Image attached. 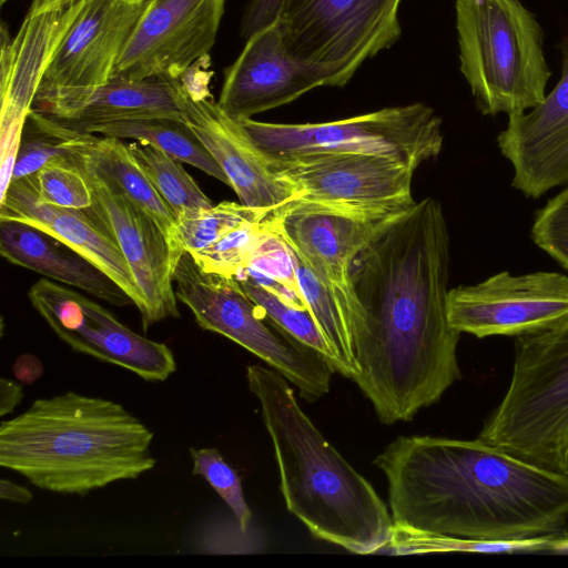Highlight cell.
I'll use <instances>...</instances> for the list:
<instances>
[{"mask_svg":"<svg viewBox=\"0 0 568 568\" xmlns=\"http://www.w3.org/2000/svg\"><path fill=\"white\" fill-rule=\"evenodd\" d=\"M186 97L187 90L181 79L112 78L78 99L40 113L83 132L91 125L131 119L170 118L186 122Z\"/></svg>","mask_w":568,"mask_h":568,"instance_id":"7402d4cb","label":"cell"},{"mask_svg":"<svg viewBox=\"0 0 568 568\" xmlns=\"http://www.w3.org/2000/svg\"><path fill=\"white\" fill-rule=\"evenodd\" d=\"M272 211L224 201L176 219L175 242L181 252L197 253L239 225L265 219Z\"/></svg>","mask_w":568,"mask_h":568,"instance_id":"f546056e","label":"cell"},{"mask_svg":"<svg viewBox=\"0 0 568 568\" xmlns=\"http://www.w3.org/2000/svg\"><path fill=\"white\" fill-rule=\"evenodd\" d=\"M71 156L143 209L166 235L175 255L181 256L183 252L175 242L176 215L151 184L128 144L118 138L88 133Z\"/></svg>","mask_w":568,"mask_h":568,"instance_id":"cb8c5ba5","label":"cell"},{"mask_svg":"<svg viewBox=\"0 0 568 568\" xmlns=\"http://www.w3.org/2000/svg\"><path fill=\"white\" fill-rule=\"evenodd\" d=\"M12 369L16 379L24 384L34 383L44 373L42 362L33 354L18 356Z\"/></svg>","mask_w":568,"mask_h":568,"instance_id":"74e56055","label":"cell"},{"mask_svg":"<svg viewBox=\"0 0 568 568\" xmlns=\"http://www.w3.org/2000/svg\"><path fill=\"white\" fill-rule=\"evenodd\" d=\"M82 0H32L20 29L0 36V196L12 181L21 134L42 79Z\"/></svg>","mask_w":568,"mask_h":568,"instance_id":"8fae6325","label":"cell"},{"mask_svg":"<svg viewBox=\"0 0 568 568\" xmlns=\"http://www.w3.org/2000/svg\"><path fill=\"white\" fill-rule=\"evenodd\" d=\"M178 300L186 305L197 325L221 334L278 372L315 402L331 386V364L268 318L246 295L236 277L209 273L183 252L173 270Z\"/></svg>","mask_w":568,"mask_h":568,"instance_id":"52a82bcc","label":"cell"},{"mask_svg":"<svg viewBox=\"0 0 568 568\" xmlns=\"http://www.w3.org/2000/svg\"><path fill=\"white\" fill-rule=\"evenodd\" d=\"M447 313L455 329L479 338L549 329L568 321V277L558 272L504 271L449 288Z\"/></svg>","mask_w":568,"mask_h":568,"instance_id":"4fadbf2b","label":"cell"},{"mask_svg":"<svg viewBox=\"0 0 568 568\" xmlns=\"http://www.w3.org/2000/svg\"><path fill=\"white\" fill-rule=\"evenodd\" d=\"M87 133L31 110L21 134L12 180L32 175L54 159L70 156Z\"/></svg>","mask_w":568,"mask_h":568,"instance_id":"83f0119b","label":"cell"},{"mask_svg":"<svg viewBox=\"0 0 568 568\" xmlns=\"http://www.w3.org/2000/svg\"><path fill=\"white\" fill-rule=\"evenodd\" d=\"M265 230L266 217L245 222L209 247L190 255L205 272L236 277L246 266Z\"/></svg>","mask_w":568,"mask_h":568,"instance_id":"d6a6232c","label":"cell"},{"mask_svg":"<svg viewBox=\"0 0 568 568\" xmlns=\"http://www.w3.org/2000/svg\"><path fill=\"white\" fill-rule=\"evenodd\" d=\"M9 0H0V4L3 6Z\"/></svg>","mask_w":568,"mask_h":568,"instance_id":"60d3db41","label":"cell"},{"mask_svg":"<svg viewBox=\"0 0 568 568\" xmlns=\"http://www.w3.org/2000/svg\"><path fill=\"white\" fill-rule=\"evenodd\" d=\"M71 159L83 171L92 190L93 206L88 212L122 251L142 294L143 331L168 317H179L173 282L179 256L166 235L143 209L73 156Z\"/></svg>","mask_w":568,"mask_h":568,"instance_id":"2e32d148","label":"cell"},{"mask_svg":"<svg viewBox=\"0 0 568 568\" xmlns=\"http://www.w3.org/2000/svg\"><path fill=\"white\" fill-rule=\"evenodd\" d=\"M36 311L73 351L123 367L146 382H164L176 371L171 348L139 335L106 308L50 280L29 290Z\"/></svg>","mask_w":568,"mask_h":568,"instance_id":"5bb4252c","label":"cell"},{"mask_svg":"<svg viewBox=\"0 0 568 568\" xmlns=\"http://www.w3.org/2000/svg\"><path fill=\"white\" fill-rule=\"evenodd\" d=\"M0 253L11 264L80 288L111 305L133 304L102 270L58 239L26 223L0 220Z\"/></svg>","mask_w":568,"mask_h":568,"instance_id":"603a6c76","label":"cell"},{"mask_svg":"<svg viewBox=\"0 0 568 568\" xmlns=\"http://www.w3.org/2000/svg\"><path fill=\"white\" fill-rule=\"evenodd\" d=\"M0 498L9 501L28 504L32 499V493L28 488L18 485L10 479L2 478L0 480Z\"/></svg>","mask_w":568,"mask_h":568,"instance_id":"ab89813d","label":"cell"},{"mask_svg":"<svg viewBox=\"0 0 568 568\" xmlns=\"http://www.w3.org/2000/svg\"><path fill=\"white\" fill-rule=\"evenodd\" d=\"M246 379L273 443L287 510L316 539L357 555L385 550L390 510L304 413L288 381L258 364L246 367Z\"/></svg>","mask_w":568,"mask_h":568,"instance_id":"3957f363","label":"cell"},{"mask_svg":"<svg viewBox=\"0 0 568 568\" xmlns=\"http://www.w3.org/2000/svg\"><path fill=\"white\" fill-rule=\"evenodd\" d=\"M84 132L132 139L154 146L230 185L221 166L185 121L170 118L120 120L91 125Z\"/></svg>","mask_w":568,"mask_h":568,"instance_id":"d4e9b609","label":"cell"},{"mask_svg":"<svg viewBox=\"0 0 568 568\" xmlns=\"http://www.w3.org/2000/svg\"><path fill=\"white\" fill-rule=\"evenodd\" d=\"M152 430L121 404L72 390L0 424V466L39 489L85 495L152 470Z\"/></svg>","mask_w":568,"mask_h":568,"instance_id":"277c9868","label":"cell"},{"mask_svg":"<svg viewBox=\"0 0 568 568\" xmlns=\"http://www.w3.org/2000/svg\"><path fill=\"white\" fill-rule=\"evenodd\" d=\"M373 463L394 525L486 541L568 537V474L478 438L399 436Z\"/></svg>","mask_w":568,"mask_h":568,"instance_id":"7a4b0ae2","label":"cell"},{"mask_svg":"<svg viewBox=\"0 0 568 568\" xmlns=\"http://www.w3.org/2000/svg\"><path fill=\"white\" fill-rule=\"evenodd\" d=\"M450 243L439 201L425 197L354 260L359 303L353 379L385 425L410 420L462 377L460 332L447 313Z\"/></svg>","mask_w":568,"mask_h":568,"instance_id":"6da1fadb","label":"cell"},{"mask_svg":"<svg viewBox=\"0 0 568 568\" xmlns=\"http://www.w3.org/2000/svg\"><path fill=\"white\" fill-rule=\"evenodd\" d=\"M237 281L246 295L268 318L293 337L318 352L335 371L336 361L333 351L308 308L288 303L255 282L239 278Z\"/></svg>","mask_w":568,"mask_h":568,"instance_id":"4dcf8cb0","label":"cell"},{"mask_svg":"<svg viewBox=\"0 0 568 568\" xmlns=\"http://www.w3.org/2000/svg\"><path fill=\"white\" fill-rule=\"evenodd\" d=\"M0 220L19 221L58 239L109 275L143 313L142 294L122 251L90 212L40 201L29 175L12 180L0 196Z\"/></svg>","mask_w":568,"mask_h":568,"instance_id":"44dd1931","label":"cell"},{"mask_svg":"<svg viewBox=\"0 0 568 568\" xmlns=\"http://www.w3.org/2000/svg\"><path fill=\"white\" fill-rule=\"evenodd\" d=\"M416 203L413 196L384 201L298 197L272 211L266 221L337 297L353 326L358 312L351 276L354 260Z\"/></svg>","mask_w":568,"mask_h":568,"instance_id":"ba28073f","label":"cell"},{"mask_svg":"<svg viewBox=\"0 0 568 568\" xmlns=\"http://www.w3.org/2000/svg\"><path fill=\"white\" fill-rule=\"evenodd\" d=\"M531 239L568 271V186L535 213Z\"/></svg>","mask_w":568,"mask_h":568,"instance_id":"d590c367","label":"cell"},{"mask_svg":"<svg viewBox=\"0 0 568 568\" xmlns=\"http://www.w3.org/2000/svg\"><path fill=\"white\" fill-rule=\"evenodd\" d=\"M152 0H82L58 48L32 110L78 99L109 82L116 63Z\"/></svg>","mask_w":568,"mask_h":568,"instance_id":"7c38bea8","label":"cell"},{"mask_svg":"<svg viewBox=\"0 0 568 568\" xmlns=\"http://www.w3.org/2000/svg\"><path fill=\"white\" fill-rule=\"evenodd\" d=\"M185 114L187 124L221 166L242 204L274 211L302 197L291 183L272 172L267 155L210 93L187 92Z\"/></svg>","mask_w":568,"mask_h":568,"instance_id":"ffe728a7","label":"cell"},{"mask_svg":"<svg viewBox=\"0 0 568 568\" xmlns=\"http://www.w3.org/2000/svg\"><path fill=\"white\" fill-rule=\"evenodd\" d=\"M459 70L484 115L508 116L546 98L544 30L521 0H456Z\"/></svg>","mask_w":568,"mask_h":568,"instance_id":"5b68a950","label":"cell"},{"mask_svg":"<svg viewBox=\"0 0 568 568\" xmlns=\"http://www.w3.org/2000/svg\"><path fill=\"white\" fill-rule=\"evenodd\" d=\"M239 123L266 154H382L418 168L438 156L444 142L442 119L420 102L321 123H270L253 119Z\"/></svg>","mask_w":568,"mask_h":568,"instance_id":"30bf717a","label":"cell"},{"mask_svg":"<svg viewBox=\"0 0 568 568\" xmlns=\"http://www.w3.org/2000/svg\"><path fill=\"white\" fill-rule=\"evenodd\" d=\"M552 539L523 541H486L455 537L407 526L393 527L389 545L384 552L404 556L433 552H516L550 550Z\"/></svg>","mask_w":568,"mask_h":568,"instance_id":"f1b7e54d","label":"cell"},{"mask_svg":"<svg viewBox=\"0 0 568 568\" xmlns=\"http://www.w3.org/2000/svg\"><path fill=\"white\" fill-rule=\"evenodd\" d=\"M558 47L557 84L534 109L508 116L496 139L513 168L511 186L535 200L568 183V34Z\"/></svg>","mask_w":568,"mask_h":568,"instance_id":"ac0fdd59","label":"cell"},{"mask_svg":"<svg viewBox=\"0 0 568 568\" xmlns=\"http://www.w3.org/2000/svg\"><path fill=\"white\" fill-rule=\"evenodd\" d=\"M23 398L22 386L9 378L0 379V416L11 414Z\"/></svg>","mask_w":568,"mask_h":568,"instance_id":"f35d334b","label":"cell"},{"mask_svg":"<svg viewBox=\"0 0 568 568\" xmlns=\"http://www.w3.org/2000/svg\"><path fill=\"white\" fill-rule=\"evenodd\" d=\"M477 438L568 474V321L516 337L509 386Z\"/></svg>","mask_w":568,"mask_h":568,"instance_id":"8992f818","label":"cell"},{"mask_svg":"<svg viewBox=\"0 0 568 568\" xmlns=\"http://www.w3.org/2000/svg\"><path fill=\"white\" fill-rule=\"evenodd\" d=\"M226 0H152L112 78L181 79L214 47Z\"/></svg>","mask_w":568,"mask_h":568,"instance_id":"9a60e30c","label":"cell"},{"mask_svg":"<svg viewBox=\"0 0 568 568\" xmlns=\"http://www.w3.org/2000/svg\"><path fill=\"white\" fill-rule=\"evenodd\" d=\"M265 534L253 523L243 529L233 515L204 523L194 539V549L205 555H251L264 551Z\"/></svg>","mask_w":568,"mask_h":568,"instance_id":"e575fe53","label":"cell"},{"mask_svg":"<svg viewBox=\"0 0 568 568\" xmlns=\"http://www.w3.org/2000/svg\"><path fill=\"white\" fill-rule=\"evenodd\" d=\"M144 174L175 213L176 219L214 204L184 170L181 161L162 150L139 142L128 144Z\"/></svg>","mask_w":568,"mask_h":568,"instance_id":"4316f807","label":"cell"},{"mask_svg":"<svg viewBox=\"0 0 568 568\" xmlns=\"http://www.w3.org/2000/svg\"><path fill=\"white\" fill-rule=\"evenodd\" d=\"M32 179L37 195L44 203L83 211L93 206L89 181L71 156L48 162Z\"/></svg>","mask_w":568,"mask_h":568,"instance_id":"1f68e13d","label":"cell"},{"mask_svg":"<svg viewBox=\"0 0 568 568\" xmlns=\"http://www.w3.org/2000/svg\"><path fill=\"white\" fill-rule=\"evenodd\" d=\"M402 0H284L278 24L288 51L344 87L400 37Z\"/></svg>","mask_w":568,"mask_h":568,"instance_id":"9c48e42d","label":"cell"},{"mask_svg":"<svg viewBox=\"0 0 568 568\" xmlns=\"http://www.w3.org/2000/svg\"><path fill=\"white\" fill-rule=\"evenodd\" d=\"M290 251L301 294L335 356V371L354 379L358 366L349 316L332 291L293 250Z\"/></svg>","mask_w":568,"mask_h":568,"instance_id":"484cf974","label":"cell"},{"mask_svg":"<svg viewBox=\"0 0 568 568\" xmlns=\"http://www.w3.org/2000/svg\"><path fill=\"white\" fill-rule=\"evenodd\" d=\"M192 474L203 477L230 507L243 529L252 525L253 514L243 493L241 478L216 448H191Z\"/></svg>","mask_w":568,"mask_h":568,"instance_id":"836d02e7","label":"cell"},{"mask_svg":"<svg viewBox=\"0 0 568 568\" xmlns=\"http://www.w3.org/2000/svg\"><path fill=\"white\" fill-rule=\"evenodd\" d=\"M327 87L326 75L287 49L278 20L255 32L225 69L217 105L234 120L252 119Z\"/></svg>","mask_w":568,"mask_h":568,"instance_id":"d6986e66","label":"cell"},{"mask_svg":"<svg viewBox=\"0 0 568 568\" xmlns=\"http://www.w3.org/2000/svg\"><path fill=\"white\" fill-rule=\"evenodd\" d=\"M284 0H250L241 21V34L247 39L255 32L276 22Z\"/></svg>","mask_w":568,"mask_h":568,"instance_id":"8d00e7d4","label":"cell"},{"mask_svg":"<svg viewBox=\"0 0 568 568\" xmlns=\"http://www.w3.org/2000/svg\"><path fill=\"white\" fill-rule=\"evenodd\" d=\"M266 155L272 172L291 183L302 197L384 201L413 196L417 168L399 158L351 152Z\"/></svg>","mask_w":568,"mask_h":568,"instance_id":"e0dca14e","label":"cell"}]
</instances>
